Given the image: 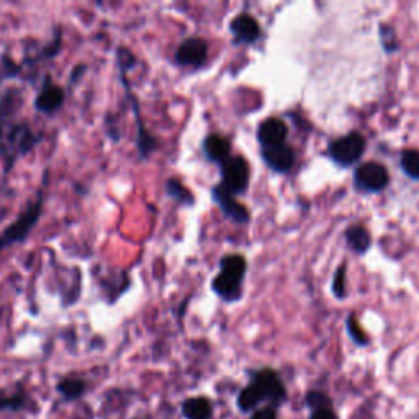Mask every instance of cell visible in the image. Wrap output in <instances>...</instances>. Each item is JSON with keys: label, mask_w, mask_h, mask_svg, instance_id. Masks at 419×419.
<instances>
[{"label": "cell", "mask_w": 419, "mask_h": 419, "mask_svg": "<svg viewBox=\"0 0 419 419\" xmlns=\"http://www.w3.org/2000/svg\"><path fill=\"white\" fill-rule=\"evenodd\" d=\"M246 259L239 254H230V256H224L219 262V274L215 277L211 287L223 300L236 301L243 295L241 283H243Z\"/></svg>", "instance_id": "6da1fadb"}, {"label": "cell", "mask_w": 419, "mask_h": 419, "mask_svg": "<svg viewBox=\"0 0 419 419\" xmlns=\"http://www.w3.org/2000/svg\"><path fill=\"white\" fill-rule=\"evenodd\" d=\"M43 211V192L38 193V198L33 203L21 211V215L15 219L10 226H7L6 230L0 233V250L6 249L7 246L21 243V241L27 239L30 231L33 230L34 224H36L38 218H40Z\"/></svg>", "instance_id": "7a4b0ae2"}, {"label": "cell", "mask_w": 419, "mask_h": 419, "mask_svg": "<svg viewBox=\"0 0 419 419\" xmlns=\"http://www.w3.org/2000/svg\"><path fill=\"white\" fill-rule=\"evenodd\" d=\"M250 167L244 155H233L222 164V187L231 193L239 195L249 187Z\"/></svg>", "instance_id": "3957f363"}, {"label": "cell", "mask_w": 419, "mask_h": 419, "mask_svg": "<svg viewBox=\"0 0 419 419\" xmlns=\"http://www.w3.org/2000/svg\"><path fill=\"white\" fill-rule=\"evenodd\" d=\"M330 158L339 166L347 167L356 164L365 153V138L361 133L352 131L330 144Z\"/></svg>", "instance_id": "277c9868"}, {"label": "cell", "mask_w": 419, "mask_h": 419, "mask_svg": "<svg viewBox=\"0 0 419 419\" xmlns=\"http://www.w3.org/2000/svg\"><path fill=\"white\" fill-rule=\"evenodd\" d=\"M388 182H390V175L387 167L380 162H365L354 172V184L362 192L378 193L388 187Z\"/></svg>", "instance_id": "5b68a950"}, {"label": "cell", "mask_w": 419, "mask_h": 419, "mask_svg": "<svg viewBox=\"0 0 419 419\" xmlns=\"http://www.w3.org/2000/svg\"><path fill=\"white\" fill-rule=\"evenodd\" d=\"M208 58V45L200 36L187 38L180 43L175 51V61L180 66L200 67Z\"/></svg>", "instance_id": "8992f818"}, {"label": "cell", "mask_w": 419, "mask_h": 419, "mask_svg": "<svg viewBox=\"0 0 419 419\" xmlns=\"http://www.w3.org/2000/svg\"><path fill=\"white\" fill-rule=\"evenodd\" d=\"M211 195H213V200L218 203L219 208L224 213V217L233 219L235 223L244 224L249 222V211L243 203H239L235 198V195H231L228 190H224L222 185L215 187L211 190Z\"/></svg>", "instance_id": "52a82bcc"}, {"label": "cell", "mask_w": 419, "mask_h": 419, "mask_svg": "<svg viewBox=\"0 0 419 419\" xmlns=\"http://www.w3.org/2000/svg\"><path fill=\"white\" fill-rule=\"evenodd\" d=\"M6 141H7V155L10 159H15L19 154L28 153V151L36 144L38 136L33 135V131L30 129L28 125L21 123V125H15V127L8 131Z\"/></svg>", "instance_id": "ba28073f"}, {"label": "cell", "mask_w": 419, "mask_h": 419, "mask_svg": "<svg viewBox=\"0 0 419 419\" xmlns=\"http://www.w3.org/2000/svg\"><path fill=\"white\" fill-rule=\"evenodd\" d=\"M64 98H66V92H64L61 85L54 84V82L46 79L40 90V94H38L36 98H34V107H36V110L41 111V114L51 115L61 109Z\"/></svg>", "instance_id": "9c48e42d"}, {"label": "cell", "mask_w": 419, "mask_h": 419, "mask_svg": "<svg viewBox=\"0 0 419 419\" xmlns=\"http://www.w3.org/2000/svg\"><path fill=\"white\" fill-rule=\"evenodd\" d=\"M287 136V125H285L282 118H277V116H272V118H267L266 122H262L257 131L259 142L262 144V148H272V146L285 144Z\"/></svg>", "instance_id": "30bf717a"}, {"label": "cell", "mask_w": 419, "mask_h": 419, "mask_svg": "<svg viewBox=\"0 0 419 419\" xmlns=\"http://www.w3.org/2000/svg\"><path fill=\"white\" fill-rule=\"evenodd\" d=\"M230 30L233 36H235V41L243 43V45H253L261 36V27H259L256 19H253L248 14H241L236 19H233Z\"/></svg>", "instance_id": "8fae6325"}, {"label": "cell", "mask_w": 419, "mask_h": 419, "mask_svg": "<svg viewBox=\"0 0 419 419\" xmlns=\"http://www.w3.org/2000/svg\"><path fill=\"white\" fill-rule=\"evenodd\" d=\"M254 383L259 387V390L264 395V400H270L274 403H280L285 398V388L280 382L277 374L274 370L264 369L261 372L256 374V377L253 380Z\"/></svg>", "instance_id": "7c38bea8"}, {"label": "cell", "mask_w": 419, "mask_h": 419, "mask_svg": "<svg viewBox=\"0 0 419 419\" xmlns=\"http://www.w3.org/2000/svg\"><path fill=\"white\" fill-rule=\"evenodd\" d=\"M262 158L267 166L275 172H287L292 169L295 162V153L288 144L272 146V148H262Z\"/></svg>", "instance_id": "4fadbf2b"}, {"label": "cell", "mask_w": 419, "mask_h": 419, "mask_svg": "<svg viewBox=\"0 0 419 419\" xmlns=\"http://www.w3.org/2000/svg\"><path fill=\"white\" fill-rule=\"evenodd\" d=\"M203 151L210 161L223 164L231 158V142L219 135H210L203 141Z\"/></svg>", "instance_id": "5bb4252c"}, {"label": "cell", "mask_w": 419, "mask_h": 419, "mask_svg": "<svg viewBox=\"0 0 419 419\" xmlns=\"http://www.w3.org/2000/svg\"><path fill=\"white\" fill-rule=\"evenodd\" d=\"M345 241H347L349 248L357 254H365L367 250L372 246V237L370 233L365 230L362 224H354V226L347 228L345 231Z\"/></svg>", "instance_id": "9a60e30c"}, {"label": "cell", "mask_w": 419, "mask_h": 419, "mask_svg": "<svg viewBox=\"0 0 419 419\" xmlns=\"http://www.w3.org/2000/svg\"><path fill=\"white\" fill-rule=\"evenodd\" d=\"M184 414L189 419H208L211 416V405L206 398H190L182 406Z\"/></svg>", "instance_id": "2e32d148"}, {"label": "cell", "mask_w": 419, "mask_h": 419, "mask_svg": "<svg viewBox=\"0 0 419 419\" xmlns=\"http://www.w3.org/2000/svg\"><path fill=\"white\" fill-rule=\"evenodd\" d=\"M58 391L61 393L64 398L76 400L84 395L85 391V382L79 377H67L59 382Z\"/></svg>", "instance_id": "e0dca14e"}, {"label": "cell", "mask_w": 419, "mask_h": 419, "mask_svg": "<svg viewBox=\"0 0 419 419\" xmlns=\"http://www.w3.org/2000/svg\"><path fill=\"white\" fill-rule=\"evenodd\" d=\"M262 400H264V395H262V391L259 390L256 383L253 382L248 388H244V390L241 391L239 398H237V405H239V408L243 409V411H249V409H253L254 406L261 403Z\"/></svg>", "instance_id": "ac0fdd59"}, {"label": "cell", "mask_w": 419, "mask_h": 419, "mask_svg": "<svg viewBox=\"0 0 419 419\" xmlns=\"http://www.w3.org/2000/svg\"><path fill=\"white\" fill-rule=\"evenodd\" d=\"M20 92L19 90L8 89L0 98V122L7 120L14 111L20 109Z\"/></svg>", "instance_id": "d6986e66"}, {"label": "cell", "mask_w": 419, "mask_h": 419, "mask_svg": "<svg viewBox=\"0 0 419 419\" xmlns=\"http://www.w3.org/2000/svg\"><path fill=\"white\" fill-rule=\"evenodd\" d=\"M401 169L408 177L419 180V151L406 149L401 154Z\"/></svg>", "instance_id": "ffe728a7"}, {"label": "cell", "mask_w": 419, "mask_h": 419, "mask_svg": "<svg viewBox=\"0 0 419 419\" xmlns=\"http://www.w3.org/2000/svg\"><path fill=\"white\" fill-rule=\"evenodd\" d=\"M166 190L167 193H169V197H172L179 203H184V205H193V195L179 182V180L175 179L167 180Z\"/></svg>", "instance_id": "44dd1931"}, {"label": "cell", "mask_w": 419, "mask_h": 419, "mask_svg": "<svg viewBox=\"0 0 419 419\" xmlns=\"http://www.w3.org/2000/svg\"><path fill=\"white\" fill-rule=\"evenodd\" d=\"M380 38H382V46L387 53H393L395 50H398L400 43L396 40L395 30H393L390 25H380Z\"/></svg>", "instance_id": "7402d4cb"}, {"label": "cell", "mask_w": 419, "mask_h": 419, "mask_svg": "<svg viewBox=\"0 0 419 419\" xmlns=\"http://www.w3.org/2000/svg\"><path fill=\"white\" fill-rule=\"evenodd\" d=\"M25 406V396L23 395H10V396H0V411H17V409L23 408Z\"/></svg>", "instance_id": "603a6c76"}, {"label": "cell", "mask_w": 419, "mask_h": 419, "mask_svg": "<svg viewBox=\"0 0 419 419\" xmlns=\"http://www.w3.org/2000/svg\"><path fill=\"white\" fill-rule=\"evenodd\" d=\"M306 403L313 408V411H316V409H326L331 406L330 398H327L325 393H319V391L308 393V396H306Z\"/></svg>", "instance_id": "cb8c5ba5"}, {"label": "cell", "mask_w": 419, "mask_h": 419, "mask_svg": "<svg viewBox=\"0 0 419 419\" xmlns=\"http://www.w3.org/2000/svg\"><path fill=\"white\" fill-rule=\"evenodd\" d=\"M332 293L338 298L345 297V266H339V269L336 270L334 280H332Z\"/></svg>", "instance_id": "d4e9b609"}, {"label": "cell", "mask_w": 419, "mask_h": 419, "mask_svg": "<svg viewBox=\"0 0 419 419\" xmlns=\"http://www.w3.org/2000/svg\"><path fill=\"white\" fill-rule=\"evenodd\" d=\"M347 331H349V336H351V338L354 339V343H357L361 345H365L367 343H369V339H367L364 331L358 327V325L356 323V318H354V316L347 319Z\"/></svg>", "instance_id": "484cf974"}, {"label": "cell", "mask_w": 419, "mask_h": 419, "mask_svg": "<svg viewBox=\"0 0 419 419\" xmlns=\"http://www.w3.org/2000/svg\"><path fill=\"white\" fill-rule=\"evenodd\" d=\"M20 66L19 64H15L14 61H10V58L8 56H3L2 61H0V82H2V79L6 76L12 77V76H17L20 72Z\"/></svg>", "instance_id": "4316f807"}, {"label": "cell", "mask_w": 419, "mask_h": 419, "mask_svg": "<svg viewBox=\"0 0 419 419\" xmlns=\"http://www.w3.org/2000/svg\"><path fill=\"white\" fill-rule=\"evenodd\" d=\"M310 419H338L336 413H332L331 408L326 409H316L313 414H311Z\"/></svg>", "instance_id": "83f0119b"}, {"label": "cell", "mask_w": 419, "mask_h": 419, "mask_svg": "<svg viewBox=\"0 0 419 419\" xmlns=\"http://www.w3.org/2000/svg\"><path fill=\"white\" fill-rule=\"evenodd\" d=\"M253 419H275V411L272 408L261 409V411H257L256 414H254Z\"/></svg>", "instance_id": "f1b7e54d"}]
</instances>
